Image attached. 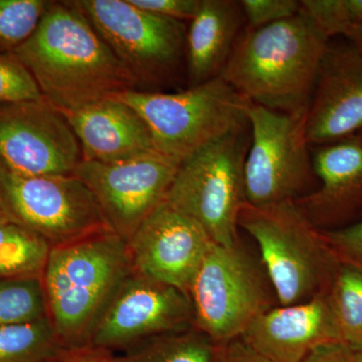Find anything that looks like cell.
Instances as JSON below:
<instances>
[{
	"label": "cell",
	"mask_w": 362,
	"mask_h": 362,
	"mask_svg": "<svg viewBox=\"0 0 362 362\" xmlns=\"http://www.w3.org/2000/svg\"><path fill=\"white\" fill-rule=\"evenodd\" d=\"M45 101L61 112L138 90L137 83L71 1H51L39 26L13 52Z\"/></svg>",
	"instance_id": "obj_1"
},
{
	"label": "cell",
	"mask_w": 362,
	"mask_h": 362,
	"mask_svg": "<svg viewBox=\"0 0 362 362\" xmlns=\"http://www.w3.org/2000/svg\"><path fill=\"white\" fill-rule=\"evenodd\" d=\"M329 42L301 11L274 25L245 28L221 77L252 104L305 114Z\"/></svg>",
	"instance_id": "obj_2"
},
{
	"label": "cell",
	"mask_w": 362,
	"mask_h": 362,
	"mask_svg": "<svg viewBox=\"0 0 362 362\" xmlns=\"http://www.w3.org/2000/svg\"><path fill=\"white\" fill-rule=\"evenodd\" d=\"M132 271L127 242L112 230L51 247L42 286L47 318L64 347L89 344L100 317Z\"/></svg>",
	"instance_id": "obj_3"
},
{
	"label": "cell",
	"mask_w": 362,
	"mask_h": 362,
	"mask_svg": "<svg viewBox=\"0 0 362 362\" xmlns=\"http://www.w3.org/2000/svg\"><path fill=\"white\" fill-rule=\"evenodd\" d=\"M239 228L256 243L278 305L301 303L329 290L341 264L296 202H246Z\"/></svg>",
	"instance_id": "obj_4"
},
{
	"label": "cell",
	"mask_w": 362,
	"mask_h": 362,
	"mask_svg": "<svg viewBox=\"0 0 362 362\" xmlns=\"http://www.w3.org/2000/svg\"><path fill=\"white\" fill-rule=\"evenodd\" d=\"M114 97L140 114L156 151L178 165L247 124L249 101L221 77L177 92L131 90Z\"/></svg>",
	"instance_id": "obj_5"
},
{
	"label": "cell",
	"mask_w": 362,
	"mask_h": 362,
	"mask_svg": "<svg viewBox=\"0 0 362 362\" xmlns=\"http://www.w3.org/2000/svg\"><path fill=\"white\" fill-rule=\"evenodd\" d=\"M187 296L194 327L218 344L243 337L256 319L278 305L261 259L240 239L232 246L211 245Z\"/></svg>",
	"instance_id": "obj_6"
},
{
	"label": "cell",
	"mask_w": 362,
	"mask_h": 362,
	"mask_svg": "<svg viewBox=\"0 0 362 362\" xmlns=\"http://www.w3.org/2000/svg\"><path fill=\"white\" fill-rule=\"evenodd\" d=\"M250 136L247 123L181 162L166 195V204L197 221L221 246H232L240 239Z\"/></svg>",
	"instance_id": "obj_7"
},
{
	"label": "cell",
	"mask_w": 362,
	"mask_h": 362,
	"mask_svg": "<svg viewBox=\"0 0 362 362\" xmlns=\"http://www.w3.org/2000/svg\"><path fill=\"white\" fill-rule=\"evenodd\" d=\"M138 90L163 92L185 76L187 23L142 11L129 0H73Z\"/></svg>",
	"instance_id": "obj_8"
},
{
	"label": "cell",
	"mask_w": 362,
	"mask_h": 362,
	"mask_svg": "<svg viewBox=\"0 0 362 362\" xmlns=\"http://www.w3.org/2000/svg\"><path fill=\"white\" fill-rule=\"evenodd\" d=\"M306 114L283 113L247 104L251 136L245 185L249 204L296 202L318 187Z\"/></svg>",
	"instance_id": "obj_9"
},
{
	"label": "cell",
	"mask_w": 362,
	"mask_h": 362,
	"mask_svg": "<svg viewBox=\"0 0 362 362\" xmlns=\"http://www.w3.org/2000/svg\"><path fill=\"white\" fill-rule=\"evenodd\" d=\"M0 202L9 220L61 246L111 230L94 197L75 175H28L0 161Z\"/></svg>",
	"instance_id": "obj_10"
},
{
	"label": "cell",
	"mask_w": 362,
	"mask_h": 362,
	"mask_svg": "<svg viewBox=\"0 0 362 362\" xmlns=\"http://www.w3.org/2000/svg\"><path fill=\"white\" fill-rule=\"evenodd\" d=\"M194 327L185 292L131 272L100 317L89 346L117 354L149 338Z\"/></svg>",
	"instance_id": "obj_11"
},
{
	"label": "cell",
	"mask_w": 362,
	"mask_h": 362,
	"mask_svg": "<svg viewBox=\"0 0 362 362\" xmlns=\"http://www.w3.org/2000/svg\"><path fill=\"white\" fill-rule=\"evenodd\" d=\"M178 166L153 153L116 163L82 160L74 175L90 190L112 232L127 242L165 202Z\"/></svg>",
	"instance_id": "obj_12"
},
{
	"label": "cell",
	"mask_w": 362,
	"mask_h": 362,
	"mask_svg": "<svg viewBox=\"0 0 362 362\" xmlns=\"http://www.w3.org/2000/svg\"><path fill=\"white\" fill-rule=\"evenodd\" d=\"M83 160L77 136L45 100L0 105V161L28 175H74Z\"/></svg>",
	"instance_id": "obj_13"
},
{
	"label": "cell",
	"mask_w": 362,
	"mask_h": 362,
	"mask_svg": "<svg viewBox=\"0 0 362 362\" xmlns=\"http://www.w3.org/2000/svg\"><path fill=\"white\" fill-rule=\"evenodd\" d=\"M213 244L197 221L165 202L127 240L135 273L173 286L187 295Z\"/></svg>",
	"instance_id": "obj_14"
},
{
	"label": "cell",
	"mask_w": 362,
	"mask_h": 362,
	"mask_svg": "<svg viewBox=\"0 0 362 362\" xmlns=\"http://www.w3.org/2000/svg\"><path fill=\"white\" fill-rule=\"evenodd\" d=\"M361 131L362 52L349 40H330L307 109V138L322 146Z\"/></svg>",
	"instance_id": "obj_15"
},
{
	"label": "cell",
	"mask_w": 362,
	"mask_h": 362,
	"mask_svg": "<svg viewBox=\"0 0 362 362\" xmlns=\"http://www.w3.org/2000/svg\"><path fill=\"white\" fill-rule=\"evenodd\" d=\"M319 185L295 202L312 225L340 230L362 218V141L358 136L312 147Z\"/></svg>",
	"instance_id": "obj_16"
},
{
	"label": "cell",
	"mask_w": 362,
	"mask_h": 362,
	"mask_svg": "<svg viewBox=\"0 0 362 362\" xmlns=\"http://www.w3.org/2000/svg\"><path fill=\"white\" fill-rule=\"evenodd\" d=\"M328 291L301 303L273 307L240 338L271 362H302L314 349L340 343Z\"/></svg>",
	"instance_id": "obj_17"
},
{
	"label": "cell",
	"mask_w": 362,
	"mask_h": 362,
	"mask_svg": "<svg viewBox=\"0 0 362 362\" xmlns=\"http://www.w3.org/2000/svg\"><path fill=\"white\" fill-rule=\"evenodd\" d=\"M62 113L77 136L84 161L116 163L158 153L142 117L118 98Z\"/></svg>",
	"instance_id": "obj_18"
},
{
	"label": "cell",
	"mask_w": 362,
	"mask_h": 362,
	"mask_svg": "<svg viewBox=\"0 0 362 362\" xmlns=\"http://www.w3.org/2000/svg\"><path fill=\"white\" fill-rule=\"evenodd\" d=\"M246 28L237 0H202L187 33L188 87L221 77Z\"/></svg>",
	"instance_id": "obj_19"
},
{
	"label": "cell",
	"mask_w": 362,
	"mask_h": 362,
	"mask_svg": "<svg viewBox=\"0 0 362 362\" xmlns=\"http://www.w3.org/2000/svg\"><path fill=\"white\" fill-rule=\"evenodd\" d=\"M221 346L192 327L149 338L114 356L116 362H216Z\"/></svg>",
	"instance_id": "obj_20"
},
{
	"label": "cell",
	"mask_w": 362,
	"mask_h": 362,
	"mask_svg": "<svg viewBox=\"0 0 362 362\" xmlns=\"http://www.w3.org/2000/svg\"><path fill=\"white\" fill-rule=\"evenodd\" d=\"M51 246L18 223H0V278L42 277Z\"/></svg>",
	"instance_id": "obj_21"
},
{
	"label": "cell",
	"mask_w": 362,
	"mask_h": 362,
	"mask_svg": "<svg viewBox=\"0 0 362 362\" xmlns=\"http://www.w3.org/2000/svg\"><path fill=\"white\" fill-rule=\"evenodd\" d=\"M64 349L47 317L0 326V362H45Z\"/></svg>",
	"instance_id": "obj_22"
},
{
	"label": "cell",
	"mask_w": 362,
	"mask_h": 362,
	"mask_svg": "<svg viewBox=\"0 0 362 362\" xmlns=\"http://www.w3.org/2000/svg\"><path fill=\"white\" fill-rule=\"evenodd\" d=\"M340 343L362 352V273L341 265L328 291Z\"/></svg>",
	"instance_id": "obj_23"
},
{
	"label": "cell",
	"mask_w": 362,
	"mask_h": 362,
	"mask_svg": "<svg viewBox=\"0 0 362 362\" xmlns=\"http://www.w3.org/2000/svg\"><path fill=\"white\" fill-rule=\"evenodd\" d=\"M47 317L42 277L0 278V326Z\"/></svg>",
	"instance_id": "obj_24"
},
{
	"label": "cell",
	"mask_w": 362,
	"mask_h": 362,
	"mask_svg": "<svg viewBox=\"0 0 362 362\" xmlns=\"http://www.w3.org/2000/svg\"><path fill=\"white\" fill-rule=\"evenodd\" d=\"M51 1L0 0V52H13L30 39Z\"/></svg>",
	"instance_id": "obj_25"
},
{
	"label": "cell",
	"mask_w": 362,
	"mask_h": 362,
	"mask_svg": "<svg viewBox=\"0 0 362 362\" xmlns=\"http://www.w3.org/2000/svg\"><path fill=\"white\" fill-rule=\"evenodd\" d=\"M301 13L329 40L362 25V0H301Z\"/></svg>",
	"instance_id": "obj_26"
},
{
	"label": "cell",
	"mask_w": 362,
	"mask_h": 362,
	"mask_svg": "<svg viewBox=\"0 0 362 362\" xmlns=\"http://www.w3.org/2000/svg\"><path fill=\"white\" fill-rule=\"evenodd\" d=\"M30 71L13 52H0V105L44 100Z\"/></svg>",
	"instance_id": "obj_27"
},
{
	"label": "cell",
	"mask_w": 362,
	"mask_h": 362,
	"mask_svg": "<svg viewBox=\"0 0 362 362\" xmlns=\"http://www.w3.org/2000/svg\"><path fill=\"white\" fill-rule=\"evenodd\" d=\"M247 28H259L294 18L301 0H240Z\"/></svg>",
	"instance_id": "obj_28"
},
{
	"label": "cell",
	"mask_w": 362,
	"mask_h": 362,
	"mask_svg": "<svg viewBox=\"0 0 362 362\" xmlns=\"http://www.w3.org/2000/svg\"><path fill=\"white\" fill-rule=\"evenodd\" d=\"M323 235L341 265L362 273V218L346 228L323 232Z\"/></svg>",
	"instance_id": "obj_29"
},
{
	"label": "cell",
	"mask_w": 362,
	"mask_h": 362,
	"mask_svg": "<svg viewBox=\"0 0 362 362\" xmlns=\"http://www.w3.org/2000/svg\"><path fill=\"white\" fill-rule=\"evenodd\" d=\"M142 11L182 23L194 20L202 0H129Z\"/></svg>",
	"instance_id": "obj_30"
},
{
	"label": "cell",
	"mask_w": 362,
	"mask_h": 362,
	"mask_svg": "<svg viewBox=\"0 0 362 362\" xmlns=\"http://www.w3.org/2000/svg\"><path fill=\"white\" fill-rule=\"evenodd\" d=\"M45 362H116L113 352L96 347L64 349Z\"/></svg>",
	"instance_id": "obj_31"
},
{
	"label": "cell",
	"mask_w": 362,
	"mask_h": 362,
	"mask_svg": "<svg viewBox=\"0 0 362 362\" xmlns=\"http://www.w3.org/2000/svg\"><path fill=\"white\" fill-rule=\"evenodd\" d=\"M216 362H271L244 341L243 338L223 343Z\"/></svg>",
	"instance_id": "obj_32"
},
{
	"label": "cell",
	"mask_w": 362,
	"mask_h": 362,
	"mask_svg": "<svg viewBox=\"0 0 362 362\" xmlns=\"http://www.w3.org/2000/svg\"><path fill=\"white\" fill-rule=\"evenodd\" d=\"M302 362H358L356 352L341 343H331L314 349Z\"/></svg>",
	"instance_id": "obj_33"
},
{
	"label": "cell",
	"mask_w": 362,
	"mask_h": 362,
	"mask_svg": "<svg viewBox=\"0 0 362 362\" xmlns=\"http://www.w3.org/2000/svg\"><path fill=\"white\" fill-rule=\"evenodd\" d=\"M344 39L349 40L351 44L356 45L359 51L362 52V25L351 30Z\"/></svg>",
	"instance_id": "obj_34"
},
{
	"label": "cell",
	"mask_w": 362,
	"mask_h": 362,
	"mask_svg": "<svg viewBox=\"0 0 362 362\" xmlns=\"http://www.w3.org/2000/svg\"><path fill=\"white\" fill-rule=\"evenodd\" d=\"M8 221H11L9 220L8 216H7L6 211H4V207L1 206V202H0V223H8ZM13 223V221H11Z\"/></svg>",
	"instance_id": "obj_35"
},
{
	"label": "cell",
	"mask_w": 362,
	"mask_h": 362,
	"mask_svg": "<svg viewBox=\"0 0 362 362\" xmlns=\"http://www.w3.org/2000/svg\"><path fill=\"white\" fill-rule=\"evenodd\" d=\"M357 361L362 362V352H359V354H356Z\"/></svg>",
	"instance_id": "obj_36"
},
{
	"label": "cell",
	"mask_w": 362,
	"mask_h": 362,
	"mask_svg": "<svg viewBox=\"0 0 362 362\" xmlns=\"http://www.w3.org/2000/svg\"><path fill=\"white\" fill-rule=\"evenodd\" d=\"M357 136H358L359 139H361V141H362V131H361V133H359V134H358V135H357Z\"/></svg>",
	"instance_id": "obj_37"
}]
</instances>
